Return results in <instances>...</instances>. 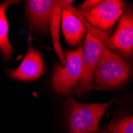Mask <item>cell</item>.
I'll return each mask as SVG.
<instances>
[{
	"label": "cell",
	"mask_w": 133,
	"mask_h": 133,
	"mask_svg": "<svg viewBox=\"0 0 133 133\" xmlns=\"http://www.w3.org/2000/svg\"><path fill=\"white\" fill-rule=\"evenodd\" d=\"M74 11L87 30L84 47H82V72L76 86L77 93L81 95L92 89L94 71L104 49L108 48V38L106 33L88 23L76 9L74 8Z\"/></svg>",
	"instance_id": "cell-1"
},
{
	"label": "cell",
	"mask_w": 133,
	"mask_h": 133,
	"mask_svg": "<svg viewBox=\"0 0 133 133\" xmlns=\"http://www.w3.org/2000/svg\"><path fill=\"white\" fill-rule=\"evenodd\" d=\"M125 3L119 0H104L84 13H79L88 23L102 31L112 28L122 16Z\"/></svg>",
	"instance_id": "cell-5"
},
{
	"label": "cell",
	"mask_w": 133,
	"mask_h": 133,
	"mask_svg": "<svg viewBox=\"0 0 133 133\" xmlns=\"http://www.w3.org/2000/svg\"><path fill=\"white\" fill-rule=\"evenodd\" d=\"M108 47L117 50L126 56H131L133 50V14L130 7L120 17L116 32L108 38Z\"/></svg>",
	"instance_id": "cell-6"
},
{
	"label": "cell",
	"mask_w": 133,
	"mask_h": 133,
	"mask_svg": "<svg viewBox=\"0 0 133 133\" xmlns=\"http://www.w3.org/2000/svg\"><path fill=\"white\" fill-rule=\"evenodd\" d=\"M62 29L66 42L71 46L77 45L85 35L86 29L71 6L62 13Z\"/></svg>",
	"instance_id": "cell-8"
},
{
	"label": "cell",
	"mask_w": 133,
	"mask_h": 133,
	"mask_svg": "<svg viewBox=\"0 0 133 133\" xmlns=\"http://www.w3.org/2000/svg\"><path fill=\"white\" fill-rule=\"evenodd\" d=\"M72 3H74V1H65V0H57V1H54V5L50 22L51 38L53 41L54 48L56 51L57 55L58 56L59 60L61 61L63 65H65V54L62 49L61 43H60L59 41V26L62 20V13L63 10L70 6Z\"/></svg>",
	"instance_id": "cell-10"
},
{
	"label": "cell",
	"mask_w": 133,
	"mask_h": 133,
	"mask_svg": "<svg viewBox=\"0 0 133 133\" xmlns=\"http://www.w3.org/2000/svg\"><path fill=\"white\" fill-rule=\"evenodd\" d=\"M113 101L104 104H82L75 99L67 102L70 133H94L108 108Z\"/></svg>",
	"instance_id": "cell-3"
},
{
	"label": "cell",
	"mask_w": 133,
	"mask_h": 133,
	"mask_svg": "<svg viewBox=\"0 0 133 133\" xmlns=\"http://www.w3.org/2000/svg\"><path fill=\"white\" fill-rule=\"evenodd\" d=\"M131 68L119 54L105 48L93 74L92 88L111 89L124 84L129 78Z\"/></svg>",
	"instance_id": "cell-2"
},
{
	"label": "cell",
	"mask_w": 133,
	"mask_h": 133,
	"mask_svg": "<svg viewBox=\"0 0 133 133\" xmlns=\"http://www.w3.org/2000/svg\"><path fill=\"white\" fill-rule=\"evenodd\" d=\"M99 3L100 1H96V0H88V1H85L84 3L80 5L78 10H77L78 13H84V12H88L92 10Z\"/></svg>",
	"instance_id": "cell-13"
},
{
	"label": "cell",
	"mask_w": 133,
	"mask_h": 133,
	"mask_svg": "<svg viewBox=\"0 0 133 133\" xmlns=\"http://www.w3.org/2000/svg\"><path fill=\"white\" fill-rule=\"evenodd\" d=\"M82 47L81 43L75 50H65V65H55L52 86L57 92L67 95L77 86L82 72Z\"/></svg>",
	"instance_id": "cell-4"
},
{
	"label": "cell",
	"mask_w": 133,
	"mask_h": 133,
	"mask_svg": "<svg viewBox=\"0 0 133 133\" xmlns=\"http://www.w3.org/2000/svg\"><path fill=\"white\" fill-rule=\"evenodd\" d=\"M45 66L41 54L29 42L27 52L19 66L15 70H8V74L16 80L34 81L45 72Z\"/></svg>",
	"instance_id": "cell-7"
},
{
	"label": "cell",
	"mask_w": 133,
	"mask_h": 133,
	"mask_svg": "<svg viewBox=\"0 0 133 133\" xmlns=\"http://www.w3.org/2000/svg\"><path fill=\"white\" fill-rule=\"evenodd\" d=\"M26 11L34 28L46 29L50 25L54 0H28L26 2Z\"/></svg>",
	"instance_id": "cell-9"
},
{
	"label": "cell",
	"mask_w": 133,
	"mask_h": 133,
	"mask_svg": "<svg viewBox=\"0 0 133 133\" xmlns=\"http://www.w3.org/2000/svg\"><path fill=\"white\" fill-rule=\"evenodd\" d=\"M17 3L18 1H5L0 4V50L6 61H8L13 54V48L8 38L9 26L6 10L10 5Z\"/></svg>",
	"instance_id": "cell-11"
},
{
	"label": "cell",
	"mask_w": 133,
	"mask_h": 133,
	"mask_svg": "<svg viewBox=\"0 0 133 133\" xmlns=\"http://www.w3.org/2000/svg\"><path fill=\"white\" fill-rule=\"evenodd\" d=\"M108 130L111 133H133V118L128 116L108 125Z\"/></svg>",
	"instance_id": "cell-12"
},
{
	"label": "cell",
	"mask_w": 133,
	"mask_h": 133,
	"mask_svg": "<svg viewBox=\"0 0 133 133\" xmlns=\"http://www.w3.org/2000/svg\"><path fill=\"white\" fill-rule=\"evenodd\" d=\"M100 133H108V132H105V131H102V132H100Z\"/></svg>",
	"instance_id": "cell-14"
}]
</instances>
